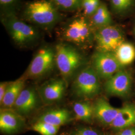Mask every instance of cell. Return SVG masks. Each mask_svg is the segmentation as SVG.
Wrapping results in <instances>:
<instances>
[{
    "label": "cell",
    "instance_id": "6da1fadb",
    "mask_svg": "<svg viewBox=\"0 0 135 135\" xmlns=\"http://www.w3.org/2000/svg\"><path fill=\"white\" fill-rule=\"evenodd\" d=\"M18 16L43 32L50 33L65 19L64 15L51 0H33L25 2Z\"/></svg>",
    "mask_w": 135,
    "mask_h": 135
},
{
    "label": "cell",
    "instance_id": "7a4b0ae2",
    "mask_svg": "<svg viewBox=\"0 0 135 135\" xmlns=\"http://www.w3.org/2000/svg\"><path fill=\"white\" fill-rule=\"evenodd\" d=\"M60 41L71 44L80 49L87 48L94 40V32L89 18L78 12L64 20L54 30Z\"/></svg>",
    "mask_w": 135,
    "mask_h": 135
},
{
    "label": "cell",
    "instance_id": "3957f363",
    "mask_svg": "<svg viewBox=\"0 0 135 135\" xmlns=\"http://www.w3.org/2000/svg\"><path fill=\"white\" fill-rule=\"evenodd\" d=\"M1 21L9 36L18 47H31L41 38L42 31L21 19L15 13L1 14Z\"/></svg>",
    "mask_w": 135,
    "mask_h": 135
},
{
    "label": "cell",
    "instance_id": "277c9868",
    "mask_svg": "<svg viewBox=\"0 0 135 135\" xmlns=\"http://www.w3.org/2000/svg\"><path fill=\"white\" fill-rule=\"evenodd\" d=\"M56 62L63 77L67 80L72 77L85 62L80 49L71 44L60 41L55 45Z\"/></svg>",
    "mask_w": 135,
    "mask_h": 135
},
{
    "label": "cell",
    "instance_id": "5b68a950",
    "mask_svg": "<svg viewBox=\"0 0 135 135\" xmlns=\"http://www.w3.org/2000/svg\"><path fill=\"white\" fill-rule=\"evenodd\" d=\"M56 65L55 46L45 45L37 51L26 71V77L36 79L50 72Z\"/></svg>",
    "mask_w": 135,
    "mask_h": 135
},
{
    "label": "cell",
    "instance_id": "8992f818",
    "mask_svg": "<svg viewBox=\"0 0 135 135\" xmlns=\"http://www.w3.org/2000/svg\"><path fill=\"white\" fill-rule=\"evenodd\" d=\"M99 77L91 66H88L78 74L73 84L74 94L82 99H91L101 90Z\"/></svg>",
    "mask_w": 135,
    "mask_h": 135
},
{
    "label": "cell",
    "instance_id": "52a82bcc",
    "mask_svg": "<svg viewBox=\"0 0 135 135\" xmlns=\"http://www.w3.org/2000/svg\"><path fill=\"white\" fill-rule=\"evenodd\" d=\"M124 36L121 29L110 25L95 30L94 40L98 51L114 53L124 42Z\"/></svg>",
    "mask_w": 135,
    "mask_h": 135
},
{
    "label": "cell",
    "instance_id": "ba28073f",
    "mask_svg": "<svg viewBox=\"0 0 135 135\" xmlns=\"http://www.w3.org/2000/svg\"><path fill=\"white\" fill-rule=\"evenodd\" d=\"M92 67L100 78L107 80L123 70V66L115 54L97 51L92 58Z\"/></svg>",
    "mask_w": 135,
    "mask_h": 135
},
{
    "label": "cell",
    "instance_id": "9c48e42d",
    "mask_svg": "<svg viewBox=\"0 0 135 135\" xmlns=\"http://www.w3.org/2000/svg\"><path fill=\"white\" fill-rule=\"evenodd\" d=\"M132 82L130 74L122 70L107 80L105 84V89L110 95L125 96L130 91Z\"/></svg>",
    "mask_w": 135,
    "mask_h": 135
},
{
    "label": "cell",
    "instance_id": "30bf717a",
    "mask_svg": "<svg viewBox=\"0 0 135 135\" xmlns=\"http://www.w3.org/2000/svg\"><path fill=\"white\" fill-rule=\"evenodd\" d=\"M66 88V82L63 79H54L40 88L39 96L45 104H51L63 98Z\"/></svg>",
    "mask_w": 135,
    "mask_h": 135
},
{
    "label": "cell",
    "instance_id": "8fae6325",
    "mask_svg": "<svg viewBox=\"0 0 135 135\" xmlns=\"http://www.w3.org/2000/svg\"><path fill=\"white\" fill-rule=\"evenodd\" d=\"M38 97L33 88L24 89L15 102L13 110L21 116L29 115L38 106Z\"/></svg>",
    "mask_w": 135,
    "mask_h": 135
},
{
    "label": "cell",
    "instance_id": "7c38bea8",
    "mask_svg": "<svg viewBox=\"0 0 135 135\" xmlns=\"http://www.w3.org/2000/svg\"><path fill=\"white\" fill-rule=\"evenodd\" d=\"M24 120L22 116L11 109H1L0 113V130L7 134H14L22 127Z\"/></svg>",
    "mask_w": 135,
    "mask_h": 135
},
{
    "label": "cell",
    "instance_id": "4fadbf2b",
    "mask_svg": "<svg viewBox=\"0 0 135 135\" xmlns=\"http://www.w3.org/2000/svg\"><path fill=\"white\" fill-rule=\"evenodd\" d=\"M93 108L94 113L97 119L106 125H111L120 111V108L112 106L103 99H99Z\"/></svg>",
    "mask_w": 135,
    "mask_h": 135
},
{
    "label": "cell",
    "instance_id": "5bb4252c",
    "mask_svg": "<svg viewBox=\"0 0 135 135\" xmlns=\"http://www.w3.org/2000/svg\"><path fill=\"white\" fill-rule=\"evenodd\" d=\"M135 124V106L127 105L120 108L117 116L110 126L117 129H123Z\"/></svg>",
    "mask_w": 135,
    "mask_h": 135
},
{
    "label": "cell",
    "instance_id": "9a60e30c",
    "mask_svg": "<svg viewBox=\"0 0 135 135\" xmlns=\"http://www.w3.org/2000/svg\"><path fill=\"white\" fill-rule=\"evenodd\" d=\"M25 82L23 78L10 82L4 98L1 103L3 109H13L15 102L24 89Z\"/></svg>",
    "mask_w": 135,
    "mask_h": 135
},
{
    "label": "cell",
    "instance_id": "2e32d148",
    "mask_svg": "<svg viewBox=\"0 0 135 135\" xmlns=\"http://www.w3.org/2000/svg\"><path fill=\"white\" fill-rule=\"evenodd\" d=\"M71 116L67 109H58L47 111L40 117L38 121L60 127L71 120Z\"/></svg>",
    "mask_w": 135,
    "mask_h": 135
},
{
    "label": "cell",
    "instance_id": "e0dca14e",
    "mask_svg": "<svg viewBox=\"0 0 135 135\" xmlns=\"http://www.w3.org/2000/svg\"><path fill=\"white\" fill-rule=\"evenodd\" d=\"M89 19L94 30L113 25L111 13L107 5L102 2L95 13Z\"/></svg>",
    "mask_w": 135,
    "mask_h": 135
},
{
    "label": "cell",
    "instance_id": "ac0fdd59",
    "mask_svg": "<svg viewBox=\"0 0 135 135\" xmlns=\"http://www.w3.org/2000/svg\"><path fill=\"white\" fill-rule=\"evenodd\" d=\"M114 53L123 66L129 65L135 60V46L132 44L124 42Z\"/></svg>",
    "mask_w": 135,
    "mask_h": 135
},
{
    "label": "cell",
    "instance_id": "d6986e66",
    "mask_svg": "<svg viewBox=\"0 0 135 135\" xmlns=\"http://www.w3.org/2000/svg\"><path fill=\"white\" fill-rule=\"evenodd\" d=\"M73 109L77 120L90 122L94 115V108L86 102H76L74 104Z\"/></svg>",
    "mask_w": 135,
    "mask_h": 135
},
{
    "label": "cell",
    "instance_id": "ffe728a7",
    "mask_svg": "<svg viewBox=\"0 0 135 135\" xmlns=\"http://www.w3.org/2000/svg\"><path fill=\"white\" fill-rule=\"evenodd\" d=\"M111 9L117 15L126 14L134 7L135 0H110Z\"/></svg>",
    "mask_w": 135,
    "mask_h": 135
},
{
    "label": "cell",
    "instance_id": "44dd1931",
    "mask_svg": "<svg viewBox=\"0 0 135 135\" xmlns=\"http://www.w3.org/2000/svg\"><path fill=\"white\" fill-rule=\"evenodd\" d=\"M24 3V0H0L1 14L7 13L18 14Z\"/></svg>",
    "mask_w": 135,
    "mask_h": 135
},
{
    "label": "cell",
    "instance_id": "7402d4cb",
    "mask_svg": "<svg viewBox=\"0 0 135 135\" xmlns=\"http://www.w3.org/2000/svg\"><path fill=\"white\" fill-rule=\"evenodd\" d=\"M62 12H78L82 0H51Z\"/></svg>",
    "mask_w": 135,
    "mask_h": 135
},
{
    "label": "cell",
    "instance_id": "603a6c76",
    "mask_svg": "<svg viewBox=\"0 0 135 135\" xmlns=\"http://www.w3.org/2000/svg\"><path fill=\"white\" fill-rule=\"evenodd\" d=\"M101 3L100 0H82L80 9L78 12L90 18L95 13Z\"/></svg>",
    "mask_w": 135,
    "mask_h": 135
},
{
    "label": "cell",
    "instance_id": "cb8c5ba5",
    "mask_svg": "<svg viewBox=\"0 0 135 135\" xmlns=\"http://www.w3.org/2000/svg\"><path fill=\"white\" fill-rule=\"evenodd\" d=\"M60 127L49 124L48 123L37 121L32 127L33 130L41 135H56Z\"/></svg>",
    "mask_w": 135,
    "mask_h": 135
},
{
    "label": "cell",
    "instance_id": "d4e9b609",
    "mask_svg": "<svg viewBox=\"0 0 135 135\" xmlns=\"http://www.w3.org/2000/svg\"><path fill=\"white\" fill-rule=\"evenodd\" d=\"M72 135H99L96 131L91 128H81L74 131Z\"/></svg>",
    "mask_w": 135,
    "mask_h": 135
},
{
    "label": "cell",
    "instance_id": "484cf974",
    "mask_svg": "<svg viewBox=\"0 0 135 135\" xmlns=\"http://www.w3.org/2000/svg\"><path fill=\"white\" fill-rule=\"evenodd\" d=\"M10 82H3L0 84V103L2 102Z\"/></svg>",
    "mask_w": 135,
    "mask_h": 135
},
{
    "label": "cell",
    "instance_id": "4316f807",
    "mask_svg": "<svg viewBox=\"0 0 135 135\" xmlns=\"http://www.w3.org/2000/svg\"><path fill=\"white\" fill-rule=\"evenodd\" d=\"M117 135H135V128H130L122 131Z\"/></svg>",
    "mask_w": 135,
    "mask_h": 135
},
{
    "label": "cell",
    "instance_id": "83f0119b",
    "mask_svg": "<svg viewBox=\"0 0 135 135\" xmlns=\"http://www.w3.org/2000/svg\"><path fill=\"white\" fill-rule=\"evenodd\" d=\"M134 35H135V26H134Z\"/></svg>",
    "mask_w": 135,
    "mask_h": 135
},
{
    "label": "cell",
    "instance_id": "f1b7e54d",
    "mask_svg": "<svg viewBox=\"0 0 135 135\" xmlns=\"http://www.w3.org/2000/svg\"></svg>",
    "mask_w": 135,
    "mask_h": 135
}]
</instances>
